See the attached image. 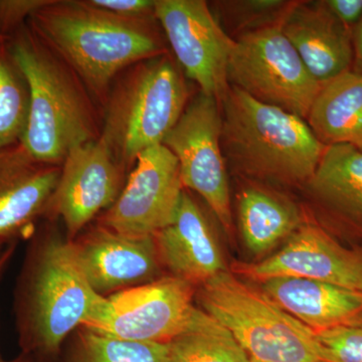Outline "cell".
I'll use <instances>...</instances> for the list:
<instances>
[{
	"instance_id": "6da1fadb",
	"label": "cell",
	"mask_w": 362,
	"mask_h": 362,
	"mask_svg": "<svg viewBox=\"0 0 362 362\" xmlns=\"http://www.w3.org/2000/svg\"><path fill=\"white\" fill-rule=\"evenodd\" d=\"M106 304L86 280L66 233L45 221L33 233L14 288L21 354L57 362L71 333L97 321Z\"/></svg>"
},
{
	"instance_id": "7a4b0ae2",
	"label": "cell",
	"mask_w": 362,
	"mask_h": 362,
	"mask_svg": "<svg viewBox=\"0 0 362 362\" xmlns=\"http://www.w3.org/2000/svg\"><path fill=\"white\" fill-rule=\"evenodd\" d=\"M156 21L116 16L89 0H49L28 25L103 103L123 71L168 54Z\"/></svg>"
},
{
	"instance_id": "3957f363",
	"label": "cell",
	"mask_w": 362,
	"mask_h": 362,
	"mask_svg": "<svg viewBox=\"0 0 362 362\" xmlns=\"http://www.w3.org/2000/svg\"><path fill=\"white\" fill-rule=\"evenodd\" d=\"M25 78L30 111L21 144L35 159L62 165L71 150L96 140L102 121L75 71L26 23L7 40Z\"/></svg>"
},
{
	"instance_id": "277c9868",
	"label": "cell",
	"mask_w": 362,
	"mask_h": 362,
	"mask_svg": "<svg viewBox=\"0 0 362 362\" xmlns=\"http://www.w3.org/2000/svg\"><path fill=\"white\" fill-rule=\"evenodd\" d=\"M221 108L223 154L238 170L283 182H309L326 146L306 120L230 85Z\"/></svg>"
},
{
	"instance_id": "5b68a950",
	"label": "cell",
	"mask_w": 362,
	"mask_h": 362,
	"mask_svg": "<svg viewBox=\"0 0 362 362\" xmlns=\"http://www.w3.org/2000/svg\"><path fill=\"white\" fill-rule=\"evenodd\" d=\"M168 54L129 66L105 98L100 138L126 171L162 144L189 102L182 70Z\"/></svg>"
},
{
	"instance_id": "8992f818",
	"label": "cell",
	"mask_w": 362,
	"mask_h": 362,
	"mask_svg": "<svg viewBox=\"0 0 362 362\" xmlns=\"http://www.w3.org/2000/svg\"><path fill=\"white\" fill-rule=\"evenodd\" d=\"M195 301L232 333L252 362H322L313 330L228 271L197 287Z\"/></svg>"
},
{
	"instance_id": "52a82bcc",
	"label": "cell",
	"mask_w": 362,
	"mask_h": 362,
	"mask_svg": "<svg viewBox=\"0 0 362 362\" xmlns=\"http://www.w3.org/2000/svg\"><path fill=\"white\" fill-rule=\"evenodd\" d=\"M228 80L257 101L304 120L322 87L279 23L247 30L235 40Z\"/></svg>"
},
{
	"instance_id": "ba28073f",
	"label": "cell",
	"mask_w": 362,
	"mask_h": 362,
	"mask_svg": "<svg viewBox=\"0 0 362 362\" xmlns=\"http://www.w3.org/2000/svg\"><path fill=\"white\" fill-rule=\"evenodd\" d=\"M221 133L220 102L199 93L162 144L177 159L183 187L197 192L230 233L232 207Z\"/></svg>"
},
{
	"instance_id": "9c48e42d",
	"label": "cell",
	"mask_w": 362,
	"mask_h": 362,
	"mask_svg": "<svg viewBox=\"0 0 362 362\" xmlns=\"http://www.w3.org/2000/svg\"><path fill=\"white\" fill-rule=\"evenodd\" d=\"M156 18L178 65L201 93L221 102L235 40L204 0H156Z\"/></svg>"
},
{
	"instance_id": "30bf717a",
	"label": "cell",
	"mask_w": 362,
	"mask_h": 362,
	"mask_svg": "<svg viewBox=\"0 0 362 362\" xmlns=\"http://www.w3.org/2000/svg\"><path fill=\"white\" fill-rule=\"evenodd\" d=\"M197 287L175 276L115 293L97 321L85 327L130 341L169 343L187 325Z\"/></svg>"
},
{
	"instance_id": "8fae6325",
	"label": "cell",
	"mask_w": 362,
	"mask_h": 362,
	"mask_svg": "<svg viewBox=\"0 0 362 362\" xmlns=\"http://www.w3.org/2000/svg\"><path fill=\"white\" fill-rule=\"evenodd\" d=\"M125 173L101 138L76 147L62 164L45 220H61L68 240L76 239L113 206L125 185Z\"/></svg>"
},
{
	"instance_id": "7c38bea8",
	"label": "cell",
	"mask_w": 362,
	"mask_h": 362,
	"mask_svg": "<svg viewBox=\"0 0 362 362\" xmlns=\"http://www.w3.org/2000/svg\"><path fill=\"white\" fill-rule=\"evenodd\" d=\"M185 187L177 159L163 144L137 156L117 201L96 221L129 235H153L175 218Z\"/></svg>"
},
{
	"instance_id": "4fadbf2b",
	"label": "cell",
	"mask_w": 362,
	"mask_h": 362,
	"mask_svg": "<svg viewBox=\"0 0 362 362\" xmlns=\"http://www.w3.org/2000/svg\"><path fill=\"white\" fill-rule=\"evenodd\" d=\"M74 254L92 289L103 297L161 278L153 235H129L90 223L71 240Z\"/></svg>"
},
{
	"instance_id": "5bb4252c",
	"label": "cell",
	"mask_w": 362,
	"mask_h": 362,
	"mask_svg": "<svg viewBox=\"0 0 362 362\" xmlns=\"http://www.w3.org/2000/svg\"><path fill=\"white\" fill-rule=\"evenodd\" d=\"M290 237L284 247L264 261L238 264L235 273L259 282L304 278L362 292V255L341 246L317 226H301Z\"/></svg>"
},
{
	"instance_id": "9a60e30c",
	"label": "cell",
	"mask_w": 362,
	"mask_h": 362,
	"mask_svg": "<svg viewBox=\"0 0 362 362\" xmlns=\"http://www.w3.org/2000/svg\"><path fill=\"white\" fill-rule=\"evenodd\" d=\"M61 171L35 160L21 142L0 150V242L18 240L45 218Z\"/></svg>"
},
{
	"instance_id": "2e32d148",
	"label": "cell",
	"mask_w": 362,
	"mask_h": 362,
	"mask_svg": "<svg viewBox=\"0 0 362 362\" xmlns=\"http://www.w3.org/2000/svg\"><path fill=\"white\" fill-rule=\"evenodd\" d=\"M153 237L162 266L169 275L197 288L228 271L211 223L185 188L175 218Z\"/></svg>"
},
{
	"instance_id": "e0dca14e",
	"label": "cell",
	"mask_w": 362,
	"mask_h": 362,
	"mask_svg": "<svg viewBox=\"0 0 362 362\" xmlns=\"http://www.w3.org/2000/svg\"><path fill=\"white\" fill-rule=\"evenodd\" d=\"M279 26L321 86L350 71L354 47L349 28L326 8L323 1L291 4Z\"/></svg>"
},
{
	"instance_id": "ac0fdd59",
	"label": "cell",
	"mask_w": 362,
	"mask_h": 362,
	"mask_svg": "<svg viewBox=\"0 0 362 362\" xmlns=\"http://www.w3.org/2000/svg\"><path fill=\"white\" fill-rule=\"evenodd\" d=\"M264 292L313 331L362 324V292L310 279L271 278Z\"/></svg>"
},
{
	"instance_id": "d6986e66",
	"label": "cell",
	"mask_w": 362,
	"mask_h": 362,
	"mask_svg": "<svg viewBox=\"0 0 362 362\" xmlns=\"http://www.w3.org/2000/svg\"><path fill=\"white\" fill-rule=\"evenodd\" d=\"M306 121L325 146L362 150V74L346 71L323 85Z\"/></svg>"
},
{
	"instance_id": "ffe728a7",
	"label": "cell",
	"mask_w": 362,
	"mask_h": 362,
	"mask_svg": "<svg viewBox=\"0 0 362 362\" xmlns=\"http://www.w3.org/2000/svg\"><path fill=\"white\" fill-rule=\"evenodd\" d=\"M238 214L245 244L257 256L272 251L302 226L294 204L259 187L240 192Z\"/></svg>"
},
{
	"instance_id": "44dd1931",
	"label": "cell",
	"mask_w": 362,
	"mask_h": 362,
	"mask_svg": "<svg viewBox=\"0 0 362 362\" xmlns=\"http://www.w3.org/2000/svg\"><path fill=\"white\" fill-rule=\"evenodd\" d=\"M309 185L323 201L362 218V150L349 144L326 146Z\"/></svg>"
},
{
	"instance_id": "7402d4cb",
	"label": "cell",
	"mask_w": 362,
	"mask_h": 362,
	"mask_svg": "<svg viewBox=\"0 0 362 362\" xmlns=\"http://www.w3.org/2000/svg\"><path fill=\"white\" fill-rule=\"evenodd\" d=\"M168 362H252L232 333L195 306L187 325L168 343Z\"/></svg>"
},
{
	"instance_id": "603a6c76",
	"label": "cell",
	"mask_w": 362,
	"mask_h": 362,
	"mask_svg": "<svg viewBox=\"0 0 362 362\" xmlns=\"http://www.w3.org/2000/svg\"><path fill=\"white\" fill-rule=\"evenodd\" d=\"M168 343L130 341L81 326L66 339L57 362H168Z\"/></svg>"
},
{
	"instance_id": "cb8c5ba5",
	"label": "cell",
	"mask_w": 362,
	"mask_h": 362,
	"mask_svg": "<svg viewBox=\"0 0 362 362\" xmlns=\"http://www.w3.org/2000/svg\"><path fill=\"white\" fill-rule=\"evenodd\" d=\"M6 42L0 45V150L21 142L30 111L28 84Z\"/></svg>"
},
{
	"instance_id": "d4e9b609",
	"label": "cell",
	"mask_w": 362,
	"mask_h": 362,
	"mask_svg": "<svg viewBox=\"0 0 362 362\" xmlns=\"http://www.w3.org/2000/svg\"><path fill=\"white\" fill-rule=\"evenodd\" d=\"M322 362H362V324L314 331Z\"/></svg>"
},
{
	"instance_id": "484cf974",
	"label": "cell",
	"mask_w": 362,
	"mask_h": 362,
	"mask_svg": "<svg viewBox=\"0 0 362 362\" xmlns=\"http://www.w3.org/2000/svg\"><path fill=\"white\" fill-rule=\"evenodd\" d=\"M49 0H0V35L8 39Z\"/></svg>"
},
{
	"instance_id": "4316f807",
	"label": "cell",
	"mask_w": 362,
	"mask_h": 362,
	"mask_svg": "<svg viewBox=\"0 0 362 362\" xmlns=\"http://www.w3.org/2000/svg\"><path fill=\"white\" fill-rule=\"evenodd\" d=\"M93 6L128 18H156V0H89Z\"/></svg>"
},
{
	"instance_id": "83f0119b",
	"label": "cell",
	"mask_w": 362,
	"mask_h": 362,
	"mask_svg": "<svg viewBox=\"0 0 362 362\" xmlns=\"http://www.w3.org/2000/svg\"><path fill=\"white\" fill-rule=\"evenodd\" d=\"M323 4L347 28L361 21L362 0H326Z\"/></svg>"
},
{
	"instance_id": "f1b7e54d",
	"label": "cell",
	"mask_w": 362,
	"mask_h": 362,
	"mask_svg": "<svg viewBox=\"0 0 362 362\" xmlns=\"http://www.w3.org/2000/svg\"><path fill=\"white\" fill-rule=\"evenodd\" d=\"M16 249H18V240L7 243L6 246L2 247L0 251V282L4 278V274L6 273L7 269L11 265V262L13 261L14 254H16ZM0 362H33L28 357L18 354L16 358L6 359L2 356L1 351H0Z\"/></svg>"
},
{
	"instance_id": "f546056e",
	"label": "cell",
	"mask_w": 362,
	"mask_h": 362,
	"mask_svg": "<svg viewBox=\"0 0 362 362\" xmlns=\"http://www.w3.org/2000/svg\"><path fill=\"white\" fill-rule=\"evenodd\" d=\"M356 52L357 57L362 62V18L359 23L358 30H357L356 37Z\"/></svg>"
},
{
	"instance_id": "4dcf8cb0",
	"label": "cell",
	"mask_w": 362,
	"mask_h": 362,
	"mask_svg": "<svg viewBox=\"0 0 362 362\" xmlns=\"http://www.w3.org/2000/svg\"><path fill=\"white\" fill-rule=\"evenodd\" d=\"M7 37H4V35H0V45L6 44L7 42Z\"/></svg>"
},
{
	"instance_id": "1f68e13d",
	"label": "cell",
	"mask_w": 362,
	"mask_h": 362,
	"mask_svg": "<svg viewBox=\"0 0 362 362\" xmlns=\"http://www.w3.org/2000/svg\"><path fill=\"white\" fill-rule=\"evenodd\" d=\"M6 244H7V243H1V242H0V251H1L2 247L6 246Z\"/></svg>"
}]
</instances>
